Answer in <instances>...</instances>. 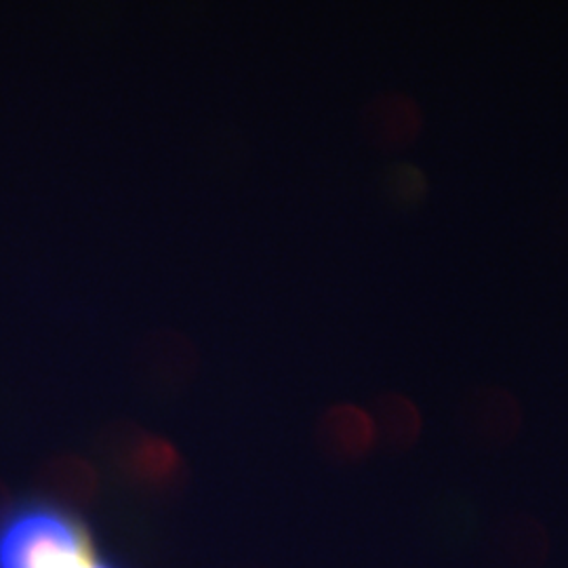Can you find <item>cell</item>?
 I'll return each mask as SVG.
<instances>
[{
  "label": "cell",
  "instance_id": "6da1fadb",
  "mask_svg": "<svg viewBox=\"0 0 568 568\" xmlns=\"http://www.w3.org/2000/svg\"><path fill=\"white\" fill-rule=\"evenodd\" d=\"M95 537L81 511L42 495L9 499L0 508V568H41L60 549Z\"/></svg>",
  "mask_w": 568,
  "mask_h": 568
},
{
  "label": "cell",
  "instance_id": "7a4b0ae2",
  "mask_svg": "<svg viewBox=\"0 0 568 568\" xmlns=\"http://www.w3.org/2000/svg\"><path fill=\"white\" fill-rule=\"evenodd\" d=\"M100 450L122 483L145 497L173 499L187 485L182 450L163 434L121 422L100 436Z\"/></svg>",
  "mask_w": 568,
  "mask_h": 568
},
{
  "label": "cell",
  "instance_id": "3957f363",
  "mask_svg": "<svg viewBox=\"0 0 568 568\" xmlns=\"http://www.w3.org/2000/svg\"><path fill=\"white\" fill-rule=\"evenodd\" d=\"M457 432L476 450L508 448L523 432L525 410L508 387L487 384L471 387L457 408Z\"/></svg>",
  "mask_w": 568,
  "mask_h": 568
},
{
  "label": "cell",
  "instance_id": "277c9868",
  "mask_svg": "<svg viewBox=\"0 0 568 568\" xmlns=\"http://www.w3.org/2000/svg\"><path fill=\"white\" fill-rule=\"evenodd\" d=\"M314 440L321 455L335 466H356L379 447L371 410L354 403L328 406L318 417Z\"/></svg>",
  "mask_w": 568,
  "mask_h": 568
},
{
  "label": "cell",
  "instance_id": "5b68a950",
  "mask_svg": "<svg viewBox=\"0 0 568 568\" xmlns=\"http://www.w3.org/2000/svg\"><path fill=\"white\" fill-rule=\"evenodd\" d=\"M426 116L419 102L403 91H386L366 103L361 129L366 142L382 152H398L417 142Z\"/></svg>",
  "mask_w": 568,
  "mask_h": 568
},
{
  "label": "cell",
  "instance_id": "8992f818",
  "mask_svg": "<svg viewBox=\"0 0 568 568\" xmlns=\"http://www.w3.org/2000/svg\"><path fill=\"white\" fill-rule=\"evenodd\" d=\"M37 487L42 497L81 511L98 504L102 495V476L87 457L65 453L42 466Z\"/></svg>",
  "mask_w": 568,
  "mask_h": 568
},
{
  "label": "cell",
  "instance_id": "52a82bcc",
  "mask_svg": "<svg viewBox=\"0 0 568 568\" xmlns=\"http://www.w3.org/2000/svg\"><path fill=\"white\" fill-rule=\"evenodd\" d=\"M490 551L499 568H544L551 554V539L539 518L509 514L493 530Z\"/></svg>",
  "mask_w": 568,
  "mask_h": 568
},
{
  "label": "cell",
  "instance_id": "ba28073f",
  "mask_svg": "<svg viewBox=\"0 0 568 568\" xmlns=\"http://www.w3.org/2000/svg\"><path fill=\"white\" fill-rule=\"evenodd\" d=\"M143 379L161 392H180L196 373V354L178 333H156L143 345Z\"/></svg>",
  "mask_w": 568,
  "mask_h": 568
},
{
  "label": "cell",
  "instance_id": "9c48e42d",
  "mask_svg": "<svg viewBox=\"0 0 568 568\" xmlns=\"http://www.w3.org/2000/svg\"><path fill=\"white\" fill-rule=\"evenodd\" d=\"M371 415L377 426L379 445L389 453H408L424 434V415L413 398L400 392H386L375 398Z\"/></svg>",
  "mask_w": 568,
  "mask_h": 568
},
{
  "label": "cell",
  "instance_id": "30bf717a",
  "mask_svg": "<svg viewBox=\"0 0 568 568\" xmlns=\"http://www.w3.org/2000/svg\"><path fill=\"white\" fill-rule=\"evenodd\" d=\"M384 190L387 199L398 209H417L429 194V182L422 166L403 161L387 169Z\"/></svg>",
  "mask_w": 568,
  "mask_h": 568
},
{
  "label": "cell",
  "instance_id": "8fae6325",
  "mask_svg": "<svg viewBox=\"0 0 568 568\" xmlns=\"http://www.w3.org/2000/svg\"><path fill=\"white\" fill-rule=\"evenodd\" d=\"M41 568H124L112 556H105L98 537L74 548L61 549Z\"/></svg>",
  "mask_w": 568,
  "mask_h": 568
},
{
  "label": "cell",
  "instance_id": "7c38bea8",
  "mask_svg": "<svg viewBox=\"0 0 568 568\" xmlns=\"http://www.w3.org/2000/svg\"><path fill=\"white\" fill-rule=\"evenodd\" d=\"M548 227L554 243L568 251V194L558 196L549 206Z\"/></svg>",
  "mask_w": 568,
  "mask_h": 568
}]
</instances>
